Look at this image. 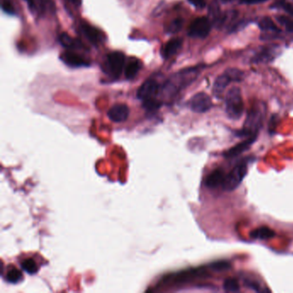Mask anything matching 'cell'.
I'll use <instances>...</instances> for the list:
<instances>
[{"label":"cell","mask_w":293,"mask_h":293,"mask_svg":"<svg viewBox=\"0 0 293 293\" xmlns=\"http://www.w3.org/2000/svg\"><path fill=\"white\" fill-rule=\"evenodd\" d=\"M201 71L200 66L184 69L172 75L163 86V92L168 97H174L182 89L191 84L198 78Z\"/></svg>","instance_id":"obj_1"},{"label":"cell","mask_w":293,"mask_h":293,"mask_svg":"<svg viewBox=\"0 0 293 293\" xmlns=\"http://www.w3.org/2000/svg\"><path fill=\"white\" fill-rule=\"evenodd\" d=\"M266 110L263 104H257L249 111L247 115L246 120L243 124L242 130L236 132V136L257 137L258 132L261 130L263 125Z\"/></svg>","instance_id":"obj_2"},{"label":"cell","mask_w":293,"mask_h":293,"mask_svg":"<svg viewBox=\"0 0 293 293\" xmlns=\"http://www.w3.org/2000/svg\"><path fill=\"white\" fill-rule=\"evenodd\" d=\"M244 104L241 89L232 87L225 96V112L231 120H239L243 114Z\"/></svg>","instance_id":"obj_3"},{"label":"cell","mask_w":293,"mask_h":293,"mask_svg":"<svg viewBox=\"0 0 293 293\" xmlns=\"http://www.w3.org/2000/svg\"><path fill=\"white\" fill-rule=\"evenodd\" d=\"M248 165L249 163L246 159H243L235 165L228 175H225V181L222 185L225 191H233L239 187L248 173Z\"/></svg>","instance_id":"obj_4"},{"label":"cell","mask_w":293,"mask_h":293,"mask_svg":"<svg viewBox=\"0 0 293 293\" xmlns=\"http://www.w3.org/2000/svg\"><path fill=\"white\" fill-rule=\"evenodd\" d=\"M243 72L239 69L231 68L226 70L222 75L215 80L213 85V93L218 97H221L226 87L230 83L239 82L243 79Z\"/></svg>","instance_id":"obj_5"},{"label":"cell","mask_w":293,"mask_h":293,"mask_svg":"<svg viewBox=\"0 0 293 293\" xmlns=\"http://www.w3.org/2000/svg\"><path fill=\"white\" fill-rule=\"evenodd\" d=\"M126 58L122 52H113L107 54L106 69L110 75L118 78L125 68Z\"/></svg>","instance_id":"obj_6"},{"label":"cell","mask_w":293,"mask_h":293,"mask_svg":"<svg viewBox=\"0 0 293 293\" xmlns=\"http://www.w3.org/2000/svg\"><path fill=\"white\" fill-rule=\"evenodd\" d=\"M211 31V22L208 18H198L190 24L188 36L193 38H206Z\"/></svg>","instance_id":"obj_7"},{"label":"cell","mask_w":293,"mask_h":293,"mask_svg":"<svg viewBox=\"0 0 293 293\" xmlns=\"http://www.w3.org/2000/svg\"><path fill=\"white\" fill-rule=\"evenodd\" d=\"M212 106L211 97L208 94L200 92L194 95L189 101V107L195 113H205L211 109Z\"/></svg>","instance_id":"obj_8"},{"label":"cell","mask_w":293,"mask_h":293,"mask_svg":"<svg viewBox=\"0 0 293 293\" xmlns=\"http://www.w3.org/2000/svg\"><path fill=\"white\" fill-rule=\"evenodd\" d=\"M160 90V85L157 80L149 79L138 89L137 97L140 100L146 101L153 99Z\"/></svg>","instance_id":"obj_9"},{"label":"cell","mask_w":293,"mask_h":293,"mask_svg":"<svg viewBox=\"0 0 293 293\" xmlns=\"http://www.w3.org/2000/svg\"><path fill=\"white\" fill-rule=\"evenodd\" d=\"M129 114V107L126 104H116L108 110L107 116L112 122L120 123L126 122L128 118Z\"/></svg>","instance_id":"obj_10"},{"label":"cell","mask_w":293,"mask_h":293,"mask_svg":"<svg viewBox=\"0 0 293 293\" xmlns=\"http://www.w3.org/2000/svg\"><path fill=\"white\" fill-rule=\"evenodd\" d=\"M81 30L86 38L95 45H97L104 41V33L102 32L100 29H97L93 26L89 25L87 23H83L81 25Z\"/></svg>","instance_id":"obj_11"},{"label":"cell","mask_w":293,"mask_h":293,"mask_svg":"<svg viewBox=\"0 0 293 293\" xmlns=\"http://www.w3.org/2000/svg\"><path fill=\"white\" fill-rule=\"evenodd\" d=\"M257 137H251V138H247L246 140H243V142L237 144L235 146L231 147L230 149L226 150L224 156L225 157H235L238 156L240 154L243 153L244 151H246L250 147L254 144V141L256 140Z\"/></svg>","instance_id":"obj_12"},{"label":"cell","mask_w":293,"mask_h":293,"mask_svg":"<svg viewBox=\"0 0 293 293\" xmlns=\"http://www.w3.org/2000/svg\"><path fill=\"white\" fill-rule=\"evenodd\" d=\"M61 60L72 67H82L89 65V61L73 52H65L61 54Z\"/></svg>","instance_id":"obj_13"},{"label":"cell","mask_w":293,"mask_h":293,"mask_svg":"<svg viewBox=\"0 0 293 293\" xmlns=\"http://www.w3.org/2000/svg\"><path fill=\"white\" fill-rule=\"evenodd\" d=\"M225 174L222 169H215L214 171L211 172L208 175V178L206 179V186L209 188H216L218 187L222 186L225 181Z\"/></svg>","instance_id":"obj_14"},{"label":"cell","mask_w":293,"mask_h":293,"mask_svg":"<svg viewBox=\"0 0 293 293\" xmlns=\"http://www.w3.org/2000/svg\"><path fill=\"white\" fill-rule=\"evenodd\" d=\"M276 51L277 49L273 48V47H265L254 55L252 61L254 63H261V62L267 63L269 61H272L277 55Z\"/></svg>","instance_id":"obj_15"},{"label":"cell","mask_w":293,"mask_h":293,"mask_svg":"<svg viewBox=\"0 0 293 293\" xmlns=\"http://www.w3.org/2000/svg\"><path fill=\"white\" fill-rule=\"evenodd\" d=\"M29 9L36 14H44L47 11V7L50 8L52 2L48 0H25Z\"/></svg>","instance_id":"obj_16"},{"label":"cell","mask_w":293,"mask_h":293,"mask_svg":"<svg viewBox=\"0 0 293 293\" xmlns=\"http://www.w3.org/2000/svg\"><path fill=\"white\" fill-rule=\"evenodd\" d=\"M183 46V39L182 38H175L168 42L163 49V56L168 59L175 55L179 49Z\"/></svg>","instance_id":"obj_17"},{"label":"cell","mask_w":293,"mask_h":293,"mask_svg":"<svg viewBox=\"0 0 293 293\" xmlns=\"http://www.w3.org/2000/svg\"><path fill=\"white\" fill-rule=\"evenodd\" d=\"M141 62L136 58H132L125 66V76L126 79H132L136 77L141 69Z\"/></svg>","instance_id":"obj_18"},{"label":"cell","mask_w":293,"mask_h":293,"mask_svg":"<svg viewBox=\"0 0 293 293\" xmlns=\"http://www.w3.org/2000/svg\"><path fill=\"white\" fill-rule=\"evenodd\" d=\"M275 236V233L272 229L268 228L267 226H262L260 228L254 230L251 233V236L254 239L266 240L272 238Z\"/></svg>","instance_id":"obj_19"},{"label":"cell","mask_w":293,"mask_h":293,"mask_svg":"<svg viewBox=\"0 0 293 293\" xmlns=\"http://www.w3.org/2000/svg\"><path fill=\"white\" fill-rule=\"evenodd\" d=\"M259 27L264 32L278 34L280 31L275 23L272 21V19L268 17H265L259 21Z\"/></svg>","instance_id":"obj_20"},{"label":"cell","mask_w":293,"mask_h":293,"mask_svg":"<svg viewBox=\"0 0 293 293\" xmlns=\"http://www.w3.org/2000/svg\"><path fill=\"white\" fill-rule=\"evenodd\" d=\"M60 42L61 45H63L66 48H78L81 46V43L77 40L73 39L72 37L67 35L66 33H63L60 36Z\"/></svg>","instance_id":"obj_21"},{"label":"cell","mask_w":293,"mask_h":293,"mask_svg":"<svg viewBox=\"0 0 293 293\" xmlns=\"http://www.w3.org/2000/svg\"><path fill=\"white\" fill-rule=\"evenodd\" d=\"M272 9H278L286 11L288 14L293 15V0H279L272 4Z\"/></svg>","instance_id":"obj_22"},{"label":"cell","mask_w":293,"mask_h":293,"mask_svg":"<svg viewBox=\"0 0 293 293\" xmlns=\"http://www.w3.org/2000/svg\"><path fill=\"white\" fill-rule=\"evenodd\" d=\"M223 286L226 293H237L240 291L239 284L235 279H225Z\"/></svg>","instance_id":"obj_23"},{"label":"cell","mask_w":293,"mask_h":293,"mask_svg":"<svg viewBox=\"0 0 293 293\" xmlns=\"http://www.w3.org/2000/svg\"><path fill=\"white\" fill-rule=\"evenodd\" d=\"M21 268L29 274H34L38 271V267L36 261L32 259H28L21 262Z\"/></svg>","instance_id":"obj_24"},{"label":"cell","mask_w":293,"mask_h":293,"mask_svg":"<svg viewBox=\"0 0 293 293\" xmlns=\"http://www.w3.org/2000/svg\"><path fill=\"white\" fill-rule=\"evenodd\" d=\"M183 20L181 18H176L168 24L167 27V32L169 34H175L179 32L181 29L183 28Z\"/></svg>","instance_id":"obj_25"},{"label":"cell","mask_w":293,"mask_h":293,"mask_svg":"<svg viewBox=\"0 0 293 293\" xmlns=\"http://www.w3.org/2000/svg\"><path fill=\"white\" fill-rule=\"evenodd\" d=\"M210 268L211 270H213L214 272H224L230 268V263L228 261H220L213 262L212 264L210 265Z\"/></svg>","instance_id":"obj_26"},{"label":"cell","mask_w":293,"mask_h":293,"mask_svg":"<svg viewBox=\"0 0 293 293\" xmlns=\"http://www.w3.org/2000/svg\"><path fill=\"white\" fill-rule=\"evenodd\" d=\"M277 20L288 32L293 33V21L292 19L285 16H279Z\"/></svg>","instance_id":"obj_27"},{"label":"cell","mask_w":293,"mask_h":293,"mask_svg":"<svg viewBox=\"0 0 293 293\" xmlns=\"http://www.w3.org/2000/svg\"><path fill=\"white\" fill-rule=\"evenodd\" d=\"M7 280L11 283H18L21 278V273L18 269H12L7 273Z\"/></svg>","instance_id":"obj_28"},{"label":"cell","mask_w":293,"mask_h":293,"mask_svg":"<svg viewBox=\"0 0 293 293\" xmlns=\"http://www.w3.org/2000/svg\"><path fill=\"white\" fill-rule=\"evenodd\" d=\"M2 9L7 14L13 15L15 13V8L11 4V0H2Z\"/></svg>","instance_id":"obj_29"},{"label":"cell","mask_w":293,"mask_h":293,"mask_svg":"<svg viewBox=\"0 0 293 293\" xmlns=\"http://www.w3.org/2000/svg\"><path fill=\"white\" fill-rule=\"evenodd\" d=\"M190 4H193L194 7L198 9H202L206 6V1L205 0H188Z\"/></svg>","instance_id":"obj_30"},{"label":"cell","mask_w":293,"mask_h":293,"mask_svg":"<svg viewBox=\"0 0 293 293\" xmlns=\"http://www.w3.org/2000/svg\"><path fill=\"white\" fill-rule=\"evenodd\" d=\"M266 1H268V0H241V3L245 4H261Z\"/></svg>","instance_id":"obj_31"},{"label":"cell","mask_w":293,"mask_h":293,"mask_svg":"<svg viewBox=\"0 0 293 293\" xmlns=\"http://www.w3.org/2000/svg\"><path fill=\"white\" fill-rule=\"evenodd\" d=\"M246 284L247 286L251 287V288L254 290V291L260 292V286L258 284H256V283H254L253 281H247Z\"/></svg>","instance_id":"obj_32"},{"label":"cell","mask_w":293,"mask_h":293,"mask_svg":"<svg viewBox=\"0 0 293 293\" xmlns=\"http://www.w3.org/2000/svg\"><path fill=\"white\" fill-rule=\"evenodd\" d=\"M67 1L75 6H79L82 3V0H67Z\"/></svg>","instance_id":"obj_33"},{"label":"cell","mask_w":293,"mask_h":293,"mask_svg":"<svg viewBox=\"0 0 293 293\" xmlns=\"http://www.w3.org/2000/svg\"><path fill=\"white\" fill-rule=\"evenodd\" d=\"M222 2H224V3H228V2H231V1H234V0H221Z\"/></svg>","instance_id":"obj_34"}]
</instances>
